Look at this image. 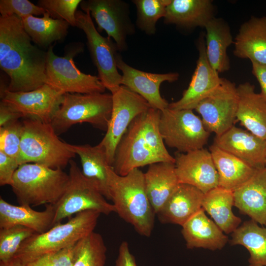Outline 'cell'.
I'll return each instance as SVG.
<instances>
[{
	"label": "cell",
	"instance_id": "cb8c5ba5",
	"mask_svg": "<svg viewBox=\"0 0 266 266\" xmlns=\"http://www.w3.org/2000/svg\"><path fill=\"white\" fill-rule=\"evenodd\" d=\"M233 44L236 57L266 65V16H252L242 24Z\"/></svg>",
	"mask_w": 266,
	"mask_h": 266
},
{
	"label": "cell",
	"instance_id": "ffe728a7",
	"mask_svg": "<svg viewBox=\"0 0 266 266\" xmlns=\"http://www.w3.org/2000/svg\"><path fill=\"white\" fill-rule=\"evenodd\" d=\"M234 206L251 220L266 225V167L256 169L244 183L233 191Z\"/></svg>",
	"mask_w": 266,
	"mask_h": 266
},
{
	"label": "cell",
	"instance_id": "ba28073f",
	"mask_svg": "<svg viewBox=\"0 0 266 266\" xmlns=\"http://www.w3.org/2000/svg\"><path fill=\"white\" fill-rule=\"evenodd\" d=\"M69 164V184L59 201L54 204V226L61 223L65 218L85 211L93 210L107 215L115 212L114 205L107 202L98 189L83 175L77 164L72 159Z\"/></svg>",
	"mask_w": 266,
	"mask_h": 266
},
{
	"label": "cell",
	"instance_id": "d4e9b609",
	"mask_svg": "<svg viewBox=\"0 0 266 266\" xmlns=\"http://www.w3.org/2000/svg\"><path fill=\"white\" fill-rule=\"evenodd\" d=\"M182 227V234L189 249L220 250L228 241L223 232L207 217L202 208Z\"/></svg>",
	"mask_w": 266,
	"mask_h": 266
},
{
	"label": "cell",
	"instance_id": "8d00e7d4",
	"mask_svg": "<svg viewBox=\"0 0 266 266\" xmlns=\"http://www.w3.org/2000/svg\"><path fill=\"white\" fill-rule=\"evenodd\" d=\"M82 0H39L37 5L55 19L66 21L72 27H76L75 13Z\"/></svg>",
	"mask_w": 266,
	"mask_h": 266
},
{
	"label": "cell",
	"instance_id": "2e32d148",
	"mask_svg": "<svg viewBox=\"0 0 266 266\" xmlns=\"http://www.w3.org/2000/svg\"><path fill=\"white\" fill-rule=\"evenodd\" d=\"M175 172L179 183L193 186L204 194L219 186V176L211 153L202 148L175 153Z\"/></svg>",
	"mask_w": 266,
	"mask_h": 266
},
{
	"label": "cell",
	"instance_id": "4fadbf2b",
	"mask_svg": "<svg viewBox=\"0 0 266 266\" xmlns=\"http://www.w3.org/2000/svg\"><path fill=\"white\" fill-rule=\"evenodd\" d=\"M84 12H90L95 20L98 32L105 31L113 39L119 52L128 49L127 38L135 33L130 17L129 4L122 0H84L80 3Z\"/></svg>",
	"mask_w": 266,
	"mask_h": 266
},
{
	"label": "cell",
	"instance_id": "d6986e66",
	"mask_svg": "<svg viewBox=\"0 0 266 266\" xmlns=\"http://www.w3.org/2000/svg\"><path fill=\"white\" fill-rule=\"evenodd\" d=\"M213 144L255 169L266 167V140L233 126L216 136Z\"/></svg>",
	"mask_w": 266,
	"mask_h": 266
},
{
	"label": "cell",
	"instance_id": "f35d334b",
	"mask_svg": "<svg viewBox=\"0 0 266 266\" xmlns=\"http://www.w3.org/2000/svg\"><path fill=\"white\" fill-rule=\"evenodd\" d=\"M0 13L1 16L15 15L22 19L30 15H43L46 11L28 0H0Z\"/></svg>",
	"mask_w": 266,
	"mask_h": 266
},
{
	"label": "cell",
	"instance_id": "8992f818",
	"mask_svg": "<svg viewBox=\"0 0 266 266\" xmlns=\"http://www.w3.org/2000/svg\"><path fill=\"white\" fill-rule=\"evenodd\" d=\"M100 214L93 210L83 211L45 233H35L23 242L14 257L26 264L45 254L73 245L94 232Z\"/></svg>",
	"mask_w": 266,
	"mask_h": 266
},
{
	"label": "cell",
	"instance_id": "5bb4252c",
	"mask_svg": "<svg viewBox=\"0 0 266 266\" xmlns=\"http://www.w3.org/2000/svg\"><path fill=\"white\" fill-rule=\"evenodd\" d=\"M238 104L237 87L229 80L221 82L195 108L206 130L219 136L234 126Z\"/></svg>",
	"mask_w": 266,
	"mask_h": 266
},
{
	"label": "cell",
	"instance_id": "bcb514c9",
	"mask_svg": "<svg viewBox=\"0 0 266 266\" xmlns=\"http://www.w3.org/2000/svg\"></svg>",
	"mask_w": 266,
	"mask_h": 266
},
{
	"label": "cell",
	"instance_id": "e575fe53",
	"mask_svg": "<svg viewBox=\"0 0 266 266\" xmlns=\"http://www.w3.org/2000/svg\"><path fill=\"white\" fill-rule=\"evenodd\" d=\"M136 8V26L148 35L156 32V24L164 18L171 0H133Z\"/></svg>",
	"mask_w": 266,
	"mask_h": 266
},
{
	"label": "cell",
	"instance_id": "484cf974",
	"mask_svg": "<svg viewBox=\"0 0 266 266\" xmlns=\"http://www.w3.org/2000/svg\"><path fill=\"white\" fill-rule=\"evenodd\" d=\"M214 5L210 0H171L164 21L189 30L204 28L214 17Z\"/></svg>",
	"mask_w": 266,
	"mask_h": 266
},
{
	"label": "cell",
	"instance_id": "ee69618b",
	"mask_svg": "<svg viewBox=\"0 0 266 266\" xmlns=\"http://www.w3.org/2000/svg\"><path fill=\"white\" fill-rule=\"evenodd\" d=\"M22 118L20 114L12 110L7 105L0 102V127Z\"/></svg>",
	"mask_w": 266,
	"mask_h": 266
},
{
	"label": "cell",
	"instance_id": "b9f144b4",
	"mask_svg": "<svg viewBox=\"0 0 266 266\" xmlns=\"http://www.w3.org/2000/svg\"><path fill=\"white\" fill-rule=\"evenodd\" d=\"M115 266H137L126 241H123L120 245Z\"/></svg>",
	"mask_w": 266,
	"mask_h": 266
},
{
	"label": "cell",
	"instance_id": "4316f807",
	"mask_svg": "<svg viewBox=\"0 0 266 266\" xmlns=\"http://www.w3.org/2000/svg\"><path fill=\"white\" fill-rule=\"evenodd\" d=\"M144 176L147 195L156 214L179 184L175 164L160 162L150 165Z\"/></svg>",
	"mask_w": 266,
	"mask_h": 266
},
{
	"label": "cell",
	"instance_id": "603a6c76",
	"mask_svg": "<svg viewBox=\"0 0 266 266\" xmlns=\"http://www.w3.org/2000/svg\"><path fill=\"white\" fill-rule=\"evenodd\" d=\"M238 104L236 121L246 130L266 140V101L255 92L253 84L246 82L237 87Z\"/></svg>",
	"mask_w": 266,
	"mask_h": 266
},
{
	"label": "cell",
	"instance_id": "9a60e30c",
	"mask_svg": "<svg viewBox=\"0 0 266 266\" xmlns=\"http://www.w3.org/2000/svg\"><path fill=\"white\" fill-rule=\"evenodd\" d=\"M64 94L46 84L28 92H11L6 87L0 92V101L22 118L50 123L60 106Z\"/></svg>",
	"mask_w": 266,
	"mask_h": 266
},
{
	"label": "cell",
	"instance_id": "1f68e13d",
	"mask_svg": "<svg viewBox=\"0 0 266 266\" xmlns=\"http://www.w3.org/2000/svg\"><path fill=\"white\" fill-rule=\"evenodd\" d=\"M21 20L25 30L32 41L43 47L64 39L70 26L64 20L52 18L47 12L42 17L30 15Z\"/></svg>",
	"mask_w": 266,
	"mask_h": 266
},
{
	"label": "cell",
	"instance_id": "ac0fdd59",
	"mask_svg": "<svg viewBox=\"0 0 266 266\" xmlns=\"http://www.w3.org/2000/svg\"><path fill=\"white\" fill-rule=\"evenodd\" d=\"M199 58L197 66L187 89L178 100L169 103L174 109H195L198 104L213 92L219 85L221 78L209 64L205 51V43L201 34L197 42Z\"/></svg>",
	"mask_w": 266,
	"mask_h": 266
},
{
	"label": "cell",
	"instance_id": "60d3db41",
	"mask_svg": "<svg viewBox=\"0 0 266 266\" xmlns=\"http://www.w3.org/2000/svg\"><path fill=\"white\" fill-rule=\"evenodd\" d=\"M18 160L0 151V185H10L13 176L19 166Z\"/></svg>",
	"mask_w": 266,
	"mask_h": 266
},
{
	"label": "cell",
	"instance_id": "836d02e7",
	"mask_svg": "<svg viewBox=\"0 0 266 266\" xmlns=\"http://www.w3.org/2000/svg\"><path fill=\"white\" fill-rule=\"evenodd\" d=\"M106 251L102 236L94 231L74 245L72 266H105Z\"/></svg>",
	"mask_w": 266,
	"mask_h": 266
},
{
	"label": "cell",
	"instance_id": "6da1fadb",
	"mask_svg": "<svg viewBox=\"0 0 266 266\" xmlns=\"http://www.w3.org/2000/svg\"><path fill=\"white\" fill-rule=\"evenodd\" d=\"M21 19L0 17V67L9 78L7 89L28 92L46 84L47 51L32 43Z\"/></svg>",
	"mask_w": 266,
	"mask_h": 266
},
{
	"label": "cell",
	"instance_id": "5b68a950",
	"mask_svg": "<svg viewBox=\"0 0 266 266\" xmlns=\"http://www.w3.org/2000/svg\"><path fill=\"white\" fill-rule=\"evenodd\" d=\"M18 158L19 165L35 163L56 169L65 167L76 154L58 137L50 123L25 118Z\"/></svg>",
	"mask_w": 266,
	"mask_h": 266
},
{
	"label": "cell",
	"instance_id": "7c38bea8",
	"mask_svg": "<svg viewBox=\"0 0 266 266\" xmlns=\"http://www.w3.org/2000/svg\"><path fill=\"white\" fill-rule=\"evenodd\" d=\"M80 52L64 57L56 55L53 46L47 51L46 84L64 93H103L106 88L98 76L86 74L75 66L73 57Z\"/></svg>",
	"mask_w": 266,
	"mask_h": 266
},
{
	"label": "cell",
	"instance_id": "44dd1931",
	"mask_svg": "<svg viewBox=\"0 0 266 266\" xmlns=\"http://www.w3.org/2000/svg\"><path fill=\"white\" fill-rule=\"evenodd\" d=\"M204 193L196 187L179 183L162 208L156 214L163 223L182 226L202 208Z\"/></svg>",
	"mask_w": 266,
	"mask_h": 266
},
{
	"label": "cell",
	"instance_id": "74e56055",
	"mask_svg": "<svg viewBox=\"0 0 266 266\" xmlns=\"http://www.w3.org/2000/svg\"><path fill=\"white\" fill-rule=\"evenodd\" d=\"M23 133V124L19 120L0 127V151L18 160Z\"/></svg>",
	"mask_w": 266,
	"mask_h": 266
},
{
	"label": "cell",
	"instance_id": "f1b7e54d",
	"mask_svg": "<svg viewBox=\"0 0 266 266\" xmlns=\"http://www.w3.org/2000/svg\"><path fill=\"white\" fill-rule=\"evenodd\" d=\"M204 28L205 51L209 64L219 73L228 71L230 63L227 50L234 42L229 26L223 19L214 17Z\"/></svg>",
	"mask_w": 266,
	"mask_h": 266
},
{
	"label": "cell",
	"instance_id": "3957f363",
	"mask_svg": "<svg viewBox=\"0 0 266 266\" xmlns=\"http://www.w3.org/2000/svg\"><path fill=\"white\" fill-rule=\"evenodd\" d=\"M107 172L111 200L115 212L140 234L150 236L156 214L147 195L144 173L135 168L121 176L111 166H108Z\"/></svg>",
	"mask_w": 266,
	"mask_h": 266
},
{
	"label": "cell",
	"instance_id": "7402d4cb",
	"mask_svg": "<svg viewBox=\"0 0 266 266\" xmlns=\"http://www.w3.org/2000/svg\"><path fill=\"white\" fill-rule=\"evenodd\" d=\"M55 213L54 204L38 211L28 205H13L0 197V229L22 226L42 233L54 226Z\"/></svg>",
	"mask_w": 266,
	"mask_h": 266
},
{
	"label": "cell",
	"instance_id": "8fae6325",
	"mask_svg": "<svg viewBox=\"0 0 266 266\" xmlns=\"http://www.w3.org/2000/svg\"><path fill=\"white\" fill-rule=\"evenodd\" d=\"M112 94V109L106 133L99 143L109 166L113 165L117 147L133 120L150 106L137 93L121 85Z\"/></svg>",
	"mask_w": 266,
	"mask_h": 266
},
{
	"label": "cell",
	"instance_id": "ab89813d",
	"mask_svg": "<svg viewBox=\"0 0 266 266\" xmlns=\"http://www.w3.org/2000/svg\"><path fill=\"white\" fill-rule=\"evenodd\" d=\"M74 245L40 256L26 263V266H72Z\"/></svg>",
	"mask_w": 266,
	"mask_h": 266
},
{
	"label": "cell",
	"instance_id": "30bf717a",
	"mask_svg": "<svg viewBox=\"0 0 266 266\" xmlns=\"http://www.w3.org/2000/svg\"><path fill=\"white\" fill-rule=\"evenodd\" d=\"M76 27L82 30L98 77L111 94L121 85L122 75L118 70L116 57L119 51L111 38L102 36L95 26L90 12L77 10Z\"/></svg>",
	"mask_w": 266,
	"mask_h": 266
},
{
	"label": "cell",
	"instance_id": "d590c367",
	"mask_svg": "<svg viewBox=\"0 0 266 266\" xmlns=\"http://www.w3.org/2000/svg\"><path fill=\"white\" fill-rule=\"evenodd\" d=\"M35 233L32 229L22 226L0 229V261L13 258L23 242Z\"/></svg>",
	"mask_w": 266,
	"mask_h": 266
},
{
	"label": "cell",
	"instance_id": "f6af8a7d",
	"mask_svg": "<svg viewBox=\"0 0 266 266\" xmlns=\"http://www.w3.org/2000/svg\"><path fill=\"white\" fill-rule=\"evenodd\" d=\"M0 266H27L19 258L13 257L5 261H0Z\"/></svg>",
	"mask_w": 266,
	"mask_h": 266
},
{
	"label": "cell",
	"instance_id": "83f0119b",
	"mask_svg": "<svg viewBox=\"0 0 266 266\" xmlns=\"http://www.w3.org/2000/svg\"><path fill=\"white\" fill-rule=\"evenodd\" d=\"M69 149L77 154L80 159L82 172L108 200H111L108 182L107 169L109 165L105 152L98 144L72 145L67 143Z\"/></svg>",
	"mask_w": 266,
	"mask_h": 266
},
{
	"label": "cell",
	"instance_id": "277c9868",
	"mask_svg": "<svg viewBox=\"0 0 266 266\" xmlns=\"http://www.w3.org/2000/svg\"><path fill=\"white\" fill-rule=\"evenodd\" d=\"M69 179L62 168L26 163L19 166L10 186L19 205L56 204L66 191Z\"/></svg>",
	"mask_w": 266,
	"mask_h": 266
},
{
	"label": "cell",
	"instance_id": "52a82bcc",
	"mask_svg": "<svg viewBox=\"0 0 266 266\" xmlns=\"http://www.w3.org/2000/svg\"><path fill=\"white\" fill-rule=\"evenodd\" d=\"M112 109L111 94L65 93L50 124L58 135L78 123L106 130Z\"/></svg>",
	"mask_w": 266,
	"mask_h": 266
},
{
	"label": "cell",
	"instance_id": "d6a6232c",
	"mask_svg": "<svg viewBox=\"0 0 266 266\" xmlns=\"http://www.w3.org/2000/svg\"><path fill=\"white\" fill-rule=\"evenodd\" d=\"M231 243L247 249L249 266H266V225L260 227L252 220L245 222L233 233Z\"/></svg>",
	"mask_w": 266,
	"mask_h": 266
},
{
	"label": "cell",
	"instance_id": "4dcf8cb0",
	"mask_svg": "<svg viewBox=\"0 0 266 266\" xmlns=\"http://www.w3.org/2000/svg\"><path fill=\"white\" fill-rule=\"evenodd\" d=\"M233 205V191L219 186L204 194L202 202L204 211L226 233H233L241 223V219L232 211Z\"/></svg>",
	"mask_w": 266,
	"mask_h": 266
},
{
	"label": "cell",
	"instance_id": "e0dca14e",
	"mask_svg": "<svg viewBox=\"0 0 266 266\" xmlns=\"http://www.w3.org/2000/svg\"><path fill=\"white\" fill-rule=\"evenodd\" d=\"M116 64L122 72L121 85L141 96L152 108L162 111L168 107L169 103L161 95L160 86L164 82L177 81L178 73H154L138 70L125 63L120 53L117 55Z\"/></svg>",
	"mask_w": 266,
	"mask_h": 266
},
{
	"label": "cell",
	"instance_id": "7bdbcfd3",
	"mask_svg": "<svg viewBox=\"0 0 266 266\" xmlns=\"http://www.w3.org/2000/svg\"><path fill=\"white\" fill-rule=\"evenodd\" d=\"M252 72L257 79L261 89L260 93L266 101V65L251 63Z\"/></svg>",
	"mask_w": 266,
	"mask_h": 266
},
{
	"label": "cell",
	"instance_id": "f546056e",
	"mask_svg": "<svg viewBox=\"0 0 266 266\" xmlns=\"http://www.w3.org/2000/svg\"><path fill=\"white\" fill-rule=\"evenodd\" d=\"M219 176V186L234 191L247 181L255 169L234 155L214 144L209 147Z\"/></svg>",
	"mask_w": 266,
	"mask_h": 266
},
{
	"label": "cell",
	"instance_id": "9c48e42d",
	"mask_svg": "<svg viewBox=\"0 0 266 266\" xmlns=\"http://www.w3.org/2000/svg\"><path fill=\"white\" fill-rule=\"evenodd\" d=\"M159 128L165 144L183 153L203 148L210 133L191 109L161 111Z\"/></svg>",
	"mask_w": 266,
	"mask_h": 266
},
{
	"label": "cell",
	"instance_id": "7a4b0ae2",
	"mask_svg": "<svg viewBox=\"0 0 266 266\" xmlns=\"http://www.w3.org/2000/svg\"><path fill=\"white\" fill-rule=\"evenodd\" d=\"M161 111L152 107L136 116L119 142L112 167L124 176L132 170L160 162L175 163L160 134Z\"/></svg>",
	"mask_w": 266,
	"mask_h": 266
}]
</instances>
